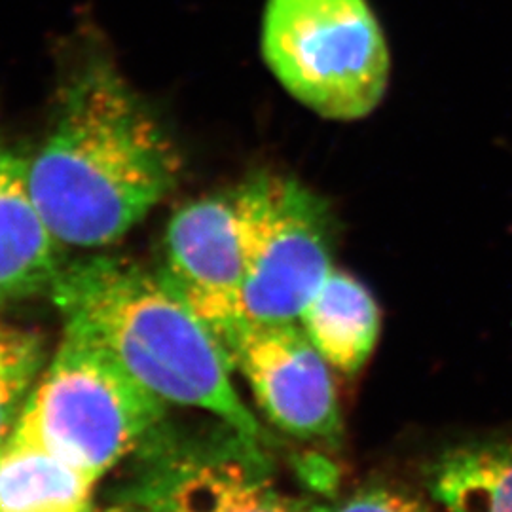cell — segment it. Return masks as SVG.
<instances>
[{
	"label": "cell",
	"instance_id": "6da1fadb",
	"mask_svg": "<svg viewBox=\"0 0 512 512\" xmlns=\"http://www.w3.org/2000/svg\"><path fill=\"white\" fill-rule=\"evenodd\" d=\"M179 148L109 61L92 59L65 86L54 128L31 162V188L63 247L120 241L175 190Z\"/></svg>",
	"mask_w": 512,
	"mask_h": 512
},
{
	"label": "cell",
	"instance_id": "7a4b0ae2",
	"mask_svg": "<svg viewBox=\"0 0 512 512\" xmlns=\"http://www.w3.org/2000/svg\"><path fill=\"white\" fill-rule=\"evenodd\" d=\"M50 294L65 332L105 349L164 403L213 414L247 444L264 440L226 351L160 270L124 256H82L61 266Z\"/></svg>",
	"mask_w": 512,
	"mask_h": 512
},
{
	"label": "cell",
	"instance_id": "3957f363",
	"mask_svg": "<svg viewBox=\"0 0 512 512\" xmlns=\"http://www.w3.org/2000/svg\"><path fill=\"white\" fill-rule=\"evenodd\" d=\"M165 414L167 403L105 349L65 332L14 431L103 478L158 433Z\"/></svg>",
	"mask_w": 512,
	"mask_h": 512
},
{
	"label": "cell",
	"instance_id": "277c9868",
	"mask_svg": "<svg viewBox=\"0 0 512 512\" xmlns=\"http://www.w3.org/2000/svg\"><path fill=\"white\" fill-rule=\"evenodd\" d=\"M262 54L296 101L329 120L365 118L387 90L389 50L366 0H268Z\"/></svg>",
	"mask_w": 512,
	"mask_h": 512
},
{
	"label": "cell",
	"instance_id": "5b68a950",
	"mask_svg": "<svg viewBox=\"0 0 512 512\" xmlns=\"http://www.w3.org/2000/svg\"><path fill=\"white\" fill-rule=\"evenodd\" d=\"M243 190V311L249 323L298 321L332 266L329 205L293 179L260 175Z\"/></svg>",
	"mask_w": 512,
	"mask_h": 512
},
{
	"label": "cell",
	"instance_id": "8992f818",
	"mask_svg": "<svg viewBox=\"0 0 512 512\" xmlns=\"http://www.w3.org/2000/svg\"><path fill=\"white\" fill-rule=\"evenodd\" d=\"M160 274L215 334L228 355L247 325L241 184L186 203L171 217Z\"/></svg>",
	"mask_w": 512,
	"mask_h": 512
},
{
	"label": "cell",
	"instance_id": "52a82bcc",
	"mask_svg": "<svg viewBox=\"0 0 512 512\" xmlns=\"http://www.w3.org/2000/svg\"><path fill=\"white\" fill-rule=\"evenodd\" d=\"M228 355L232 370L247 380L256 403L277 429L300 440L340 437L332 366L298 321H247Z\"/></svg>",
	"mask_w": 512,
	"mask_h": 512
},
{
	"label": "cell",
	"instance_id": "ba28073f",
	"mask_svg": "<svg viewBox=\"0 0 512 512\" xmlns=\"http://www.w3.org/2000/svg\"><path fill=\"white\" fill-rule=\"evenodd\" d=\"M31 188V160L0 145V306L50 291L65 264Z\"/></svg>",
	"mask_w": 512,
	"mask_h": 512
},
{
	"label": "cell",
	"instance_id": "9c48e42d",
	"mask_svg": "<svg viewBox=\"0 0 512 512\" xmlns=\"http://www.w3.org/2000/svg\"><path fill=\"white\" fill-rule=\"evenodd\" d=\"M139 495L164 505L169 512L321 511V507L279 492L251 463L236 458L188 463Z\"/></svg>",
	"mask_w": 512,
	"mask_h": 512
},
{
	"label": "cell",
	"instance_id": "30bf717a",
	"mask_svg": "<svg viewBox=\"0 0 512 512\" xmlns=\"http://www.w3.org/2000/svg\"><path fill=\"white\" fill-rule=\"evenodd\" d=\"M298 323L332 368L353 376L376 348L382 319L378 302L365 285L332 268Z\"/></svg>",
	"mask_w": 512,
	"mask_h": 512
},
{
	"label": "cell",
	"instance_id": "8fae6325",
	"mask_svg": "<svg viewBox=\"0 0 512 512\" xmlns=\"http://www.w3.org/2000/svg\"><path fill=\"white\" fill-rule=\"evenodd\" d=\"M97 482L16 431L0 450V512H93Z\"/></svg>",
	"mask_w": 512,
	"mask_h": 512
},
{
	"label": "cell",
	"instance_id": "7c38bea8",
	"mask_svg": "<svg viewBox=\"0 0 512 512\" xmlns=\"http://www.w3.org/2000/svg\"><path fill=\"white\" fill-rule=\"evenodd\" d=\"M429 486L446 512H512V437L444 452L431 469Z\"/></svg>",
	"mask_w": 512,
	"mask_h": 512
},
{
	"label": "cell",
	"instance_id": "4fadbf2b",
	"mask_svg": "<svg viewBox=\"0 0 512 512\" xmlns=\"http://www.w3.org/2000/svg\"><path fill=\"white\" fill-rule=\"evenodd\" d=\"M42 370L44 346L37 334L0 325V450L12 437Z\"/></svg>",
	"mask_w": 512,
	"mask_h": 512
},
{
	"label": "cell",
	"instance_id": "5bb4252c",
	"mask_svg": "<svg viewBox=\"0 0 512 512\" xmlns=\"http://www.w3.org/2000/svg\"><path fill=\"white\" fill-rule=\"evenodd\" d=\"M319 512H433L420 499L391 488H368Z\"/></svg>",
	"mask_w": 512,
	"mask_h": 512
},
{
	"label": "cell",
	"instance_id": "9a60e30c",
	"mask_svg": "<svg viewBox=\"0 0 512 512\" xmlns=\"http://www.w3.org/2000/svg\"><path fill=\"white\" fill-rule=\"evenodd\" d=\"M95 512V511H93ZM99 512H169L165 509L164 505L147 499V497H141V495H133L129 497L128 501H122L118 505H110L107 509Z\"/></svg>",
	"mask_w": 512,
	"mask_h": 512
}]
</instances>
